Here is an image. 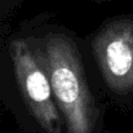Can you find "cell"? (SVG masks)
I'll return each instance as SVG.
<instances>
[{
	"label": "cell",
	"mask_w": 133,
	"mask_h": 133,
	"mask_svg": "<svg viewBox=\"0 0 133 133\" xmlns=\"http://www.w3.org/2000/svg\"><path fill=\"white\" fill-rule=\"evenodd\" d=\"M39 57L67 133H92L97 110L75 42L65 34H48Z\"/></svg>",
	"instance_id": "6da1fadb"
},
{
	"label": "cell",
	"mask_w": 133,
	"mask_h": 133,
	"mask_svg": "<svg viewBox=\"0 0 133 133\" xmlns=\"http://www.w3.org/2000/svg\"><path fill=\"white\" fill-rule=\"evenodd\" d=\"M92 52L109 88L119 94L133 92V18L103 25L92 40Z\"/></svg>",
	"instance_id": "3957f363"
},
{
	"label": "cell",
	"mask_w": 133,
	"mask_h": 133,
	"mask_svg": "<svg viewBox=\"0 0 133 133\" xmlns=\"http://www.w3.org/2000/svg\"><path fill=\"white\" fill-rule=\"evenodd\" d=\"M17 84L21 96L46 133H61V116L54 101L50 82L44 65L26 40L14 39L9 44Z\"/></svg>",
	"instance_id": "7a4b0ae2"
}]
</instances>
